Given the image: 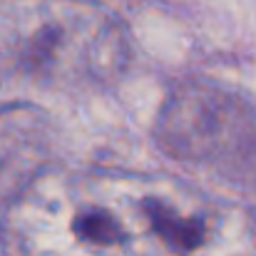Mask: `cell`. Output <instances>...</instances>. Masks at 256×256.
I'll use <instances>...</instances> for the list:
<instances>
[{
  "label": "cell",
  "instance_id": "6da1fadb",
  "mask_svg": "<svg viewBox=\"0 0 256 256\" xmlns=\"http://www.w3.org/2000/svg\"><path fill=\"white\" fill-rule=\"evenodd\" d=\"M5 256H256L249 209L179 179L35 172L8 204Z\"/></svg>",
  "mask_w": 256,
  "mask_h": 256
},
{
  "label": "cell",
  "instance_id": "7a4b0ae2",
  "mask_svg": "<svg viewBox=\"0 0 256 256\" xmlns=\"http://www.w3.org/2000/svg\"><path fill=\"white\" fill-rule=\"evenodd\" d=\"M130 35L97 0H0V85L80 92L114 82Z\"/></svg>",
  "mask_w": 256,
  "mask_h": 256
},
{
  "label": "cell",
  "instance_id": "3957f363",
  "mask_svg": "<svg viewBox=\"0 0 256 256\" xmlns=\"http://www.w3.org/2000/svg\"><path fill=\"white\" fill-rule=\"evenodd\" d=\"M157 137L176 160L256 186V112L232 92L179 85L162 107Z\"/></svg>",
  "mask_w": 256,
  "mask_h": 256
}]
</instances>
